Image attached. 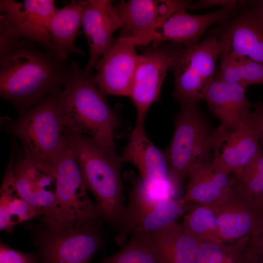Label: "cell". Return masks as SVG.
Instances as JSON below:
<instances>
[{
  "mask_svg": "<svg viewBox=\"0 0 263 263\" xmlns=\"http://www.w3.org/2000/svg\"><path fill=\"white\" fill-rule=\"evenodd\" d=\"M14 167L13 161L10 160L0 189V229L8 232L17 224L38 216L19 192Z\"/></svg>",
  "mask_w": 263,
  "mask_h": 263,
  "instance_id": "cb8c5ba5",
  "label": "cell"
},
{
  "mask_svg": "<svg viewBox=\"0 0 263 263\" xmlns=\"http://www.w3.org/2000/svg\"><path fill=\"white\" fill-rule=\"evenodd\" d=\"M236 180L251 198L263 205V150Z\"/></svg>",
  "mask_w": 263,
  "mask_h": 263,
  "instance_id": "4dcf8cb0",
  "label": "cell"
},
{
  "mask_svg": "<svg viewBox=\"0 0 263 263\" xmlns=\"http://www.w3.org/2000/svg\"><path fill=\"white\" fill-rule=\"evenodd\" d=\"M101 263H161L144 233L133 232L116 253Z\"/></svg>",
  "mask_w": 263,
  "mask_h": 263,
  "instance_id": "f546056e",
  "label": "cell"
},
{
  "mask_svg": "<svg viewBox=\"0 0 263 263\" xmlns=\"http://www.w3.org/2000/svg\"><path fill=\"white\" fill-rule=\"evenodd\" d=\"M61 109L67 132L89 137L113 157L120 160L114 143L117 115L91 73L78 66L75 76L61 92Z\"/></svg>",
  "mask_w": 263,
  "mask_h": 263,
  "instance_id": "7a4b0ae2",
  "label": "cell"
},
{
  "mask_svg": "<svg viewBox=\"0 0 263 263\" xmlns=\"http://www.w3.org/2000/svg\"><path fill=\"white\" fill-rule=\"evenodd\" d=\"M169 189L166 187L150 186L145 184L141 178L133 179L129 206L126 208L115 238L118 244L124 245L127 243L128 236L133 233L137 225L159 199L164 196H169L159 194L158 190Z\"/></svg>",
  "mask_w": 263,
  "mask_h": 263,
  "instance_id": "d4e9b609",
  "label": "cell"
},
{
  "mask_svg": "<svg viewBox=\"0 0 263 263\" xmlns=\"http://www.w3.org/2000/svg\"><path fill=\"white\" fill-rule=\"evenodd\" d=\"M212 160L238 179L258 158L262 150L258 128L252 112L235 128L219 126L211 131Z\"/></svg>",
  "mask_w": 263,
  "mask_h": 263,
  "instance_id": "8fae6325",
  "label": "cell"
},
{
  "mask_svg": "<svg viewBox=\"0 0 263 263\" xmlns=\"http://www.w3.org/2000/svg\"><path fill=\"white\" fill-rule=\"evenodd\" d=\"M145 234L161 263H197L199 244L177 221Z\"/></svg>",
  "mask_w": 263,
  "mask_h": 263,
  "instance_id": "7402d4cb",
  "label": "cell"
},
{
  "mask_svg": "<svg viewBox=\"0 0 263 263\" xmlns=\"http://www.w3.org/2000/svg\"><path fill=\"white\" fill-rule=\"evenodd\" d=\"M229 174L213 160L194 163L188 170L187 190L181 201L208 207L215 212L228 198L236 183Z\"/></svg>",
  "mask_w": 263,
  "mask_h": 263,
  "instance_id": "e0dca14e",
  "label": "cell"
},
{
  "mask_svg": "<svg viewBox=\"0 0 263 263\" xmlns=\"http://www.w3.org/2000/svg\"><path fill=\"white\" fill-rule=\"evenodd\" d=\"M0 263H40V258L38 255L19 252L1 242Z\"/></svg>",
  "mask_w": 263,
  "mask_h": 263,
  "instance_id": "1f68e13d",
  "label": "cell"
},
{
  "mask_svg": "<svg viewBox=\"0 0 263 263\" xmlns=\"http://www.w3.org/2000/svg\"><path fill=\"white\" fill-rule=\"evenodd\" d=\"M183 203L170 196L161 197L136 226L133 232L149 233L161 229L176 222L183 212Z\"/></svg>",
  "mask_w": 263,
  "mask_h": 263,
  "instance_id": "83f0119b",
  "label": "cell"
},
{
  "mask_svg": "<svg viewBox=\"0 0 263 263\" xmlns=\"http://www.w3.org/2000/svg\"><path fill=\"white\" fill-rule=\"evenodd\" d=\"M56 9L53 0H0V47L26 39L53 52L49 25Z\"/></svg>",
  "mask_w": 263,
  "mask_h": 263,
  "instance_id": "ba28073f",
  "label": "cell"
},
{
  "mask_svg": "<svg viewBox=\"0 0 263 263\" xmlns=\"http://www.w3.org/2000/svg\"><path fill=\"white\" fill-rule=\"evenodd\" d=\"M192 2L178 0H129L114 4L121 26L118 38H134L173 13L191 9Z\"/></svg>",
  "mask_w": 263,
  "mask_h": 263,
  "instance_id": "d6986e66",
  "label": "cell"
},
{
  "mask_svg": "<svg viewBox=\"0 0 263 263\" xmlns=\"http://www.w3.org/2000/svg\"><path fill=\"white\" fill-rule=\"evenodd\" d=\"M221 48L215 29L201 42L184 47L170 70L174 78L173 96L180 105H197L216 74Z\"/></svg>",
  "mask_w": 263,
  "mask_h": 263,
  "instance_id": "5b68a950",
  "label": "cell"
},
{
  "mask_svg": "<svg viewBox=\"0 0 263 263\" xmlns=\"http://www.w3.org/2000/svg\"><path fill=\"white\" fill-rule=\"evenodd\" d=\"M211 131L197 105H181L166 156L169 178L177 183L194 163L209 162Z\"/></svg>",
  "mask_w": 263,
  "mask_h": 263,
  "instance_id": "8992f818",
  "label": "cell"
},
{
  "mask_svg": "<svg viewBox=\"0 0 263 263\" xmlns=\"http://www.w3.org/2000/svg\"><path fill=\"white\" fill-rule=\"evenodd\" d=\"M43 221L40 263H88L101 245L98 220L73 225Z\"/></svg>",
  "mask_w": 263,
  "mask_h": 263,
  "instance_id": "52a82bcc",
  "label": "cell"
},
{
  "mask_svg": "<svg viewBox=\"0 0 263 263\" xmlns=\"http://www.w3.org/2000/svg\"><path fill=\"white\" fill-rule=\"evenodd\" d=\"M184 47L170 42L153 43L140 54L130 96L136 109V122L144 123L149 109L159 98L167 70Z\"/></svg>",
  "mask_w": 263,
  "mask_h": 263,
  "instance_id": "30bf717a",
  "label": "cell"
},
{
  "mask_svg": "<svg viewBox=\"0 0 263 263\" xmlns=\"http://www.w3.org/2000/svg\"><path fill=\"white\" fill-rule=\"evenodd\" d=\"M246 258L248 263H263V225L250 236Z\"/></svg>",
  "mask_w": 263,
  "mask_h": 263,
  "instance_id": "d6a6232c",
  "label": "cell"
},
{
  "mask_svg": "<svg viewBox=\"0 0 263 263\" xmlns=\"http://www.w3.org/2000/svg\"><path fill=\"white\" fill-rule=\"evenodd\" d=\"M78 64L22 39L0 52V94L23 114L75 76Z\"/></svg>",
  "mask_w": 263,
  "mask_h": 263,
  "instance_id": "6da1fadb",
  "label": "cell"
},
{
  "mask_svg": "<svg viewBox=\"0 0 263 263\" xmlns=\"http://www.w3.org/2000/svg\"><path fill=\"white\" fill-rule=\"evenodd\" d=\"M135 46L128 39L118 37L103 54L93 79L104 95L130 96L140 56Z\"/></svg>",
  "mask_w": 263,
  "mask_h": 263,
  "instance_id": "9a60e30c",
  "label": "cell"
},
{
  "mask_svg": "<svg viewBox=\"0 0 263 263\" xmlns=\"http://www.w3.org/2000/svg\"><path fill=\"white\" fill-rule=\"evenodd\" d=\"M55 168L57 185L53 222L73 225L98 220L101 217L99 211L87 195V188L69 142Z\"/></svg>",
  "mask_w": 263,
  "mask_h": 263,
  "instance_id": "9c48e42d",
  "label": "cell"
},
{
  "mask_svg": "<svg viewBox=\"0 0 263 263\" xmlns=\"http://www.w3.org/2000/svg\"><path fill=\"white\" fill-rule=\"evenodd\" d=\"M18 189L26 202L43 221L55 219L56 192L55 166L24 156L14 167Z\"/></svg>",
  "mask_w": 263,
  "mask_h": 263,
  "instance_id": "5bb4252c",
  "label": "cell"
},
{
  "mask_svg": "<svg viewBox=\"0 0 263 263\" xmlns=\"http://www.w3.org/2000/svg\"><path fill=\"white\" fill-rule=\"evenodd\" d=\"M258 128L260 141L263 143V103L260 102L255 105V110L252 112Z\"/></svg>",
  "mask_w": 263,
  "mask_h": 263,
  "instance_id": "e575fe53",
  "label": "cell"
},
{
  "mask_svg": "<svg viewBox=\"0 0 263 263\" xmlns=\"http://www.w3.org/2000/svg\"><path fill=\"white\" fill-rule=\"evenodd\" d=\"M82 26L89 47V57L84 69L91 73L115 39L114 32L121 23L113 2L110 0H88Z\"/></svg>",
  "mask_w": 263,
  "mask_h": 263,
  "instance_id": "ac0fdd59",
  "label": "cell"
},
{
  "mask_svg": "<svg viewBox=\"0 0 263 263\" xmlns=\"http://www.w3.org/2000/svg\"><path fill=\"white\" fill-rule=\"evenodd\" d=\"M219 69L215 77L241 86L263 85V64L251 60H236L221 54Z\"/></svg>",
  "mask_w": 263,
  "mask_h": 263,
  "instance_id": "4316f807",
  "label": "cell"
},
{
  "mask_svg": "<svg viewBox=\"0 0 263 263\" xmlns=\"http://www.w3.org/2000/svg\"><path fill=\"white\" fill-rule=\"evenodd\" d=\"M60 91L52 93L29 109L15 123L24 156L43 161L55 166L68 144L63 121Z\"/></svg>",
  "mask_w": 263,
  "mask_h": 263,
  "instance_id": "277c9868",
  "label": "cell"
},
{
  "mask_svg": "<svg viewBox=\"0 0 263 263\" xmlns=\"http://www.w3.org/2000/svg\"><path fill=\"white\" fill-rule=\"evenodd\" d=\"M67 134L86 187L95 198L100 217L118 227L126 210L120 173L122 163L89 137Z\"/></svg>",
  "mask_w": 263,
  "mask_h": 263,
  "instance_id": "3957f363",
  "label": "cell"
},
{
  "mask_svg": "<svg viewBox=\"0 0 263 263\" xmlns=\"http://www.w3.org/2000/svg\"><path fill=\"white\" fill-rule=\"evenodd\" d=\"M238 4L222 8L214 12L193 15L186 11L176 12L137 36L127 38L135 46L150 42L167 41L187 47L198 43L200 37L212 24L226 19Z\"/></svg>",
  "mask_w": 263,
  "mask_h": 263,
  "instance_id": "7c38bea8",
  "label": "cell"
},
{
  "mask_svg": "<svg viewBox=\"0 0 263 263\" xmlns=\"http://www.w3.org/2000/svg\"><path fill=\"white\" fill-rule=\"evenodd\" d=\"M241 86L214 77L204 99L211 113L220 121V126L230 130L240 124L251 113V103Z\"/></svg>",
  "mask_w": 263,
  "mask_h": 263,
  "instance_id": "44dd1931",
  "label": "cell"
},
{
  "mask_svg": "<svg viewBox=\"0 0 263 263\" xmlns=\"http://www.w3.org/2000/svg\"><path fill=\"white\" fill-rule=\"evenodd\" d=\"M238 1L234 0H201L192 3L191 10H197L214 6L227 7L238 4Z\"/></svg>",
  "mask_w": 263,
  "mask_h": 263,
  "instance_id": "836d02e7",
  "label": "cell"
},
{
  "mask_svg": "<svg viewBox=\"0 0 263 263\" xmlns=\"http://www.w3.org/2000/svg\"><path fill=\"white\" fill-rule=\"evenodd\" d=\"M215 213L224 242L250 236L263 225V205L251 198L237 182Z\"/></svg>",
  "mask_w": 263,
  "mask_h": 263,
  "instance_id": "2e32d148",
  "label": "cell"
},
{
  "mask_svg": "<svg viewBox=\"0 0 263 263\" xmlns=\"http://www.w3.org/2000/svg\"><path fill=\"white\" fill-rule=\"evenodd\" d=\"M120 157L122 163H131L136 167L145 184L151 187L169 185L166 157L147 136L144 123L135 122Z\"/></svg>",
  "mask_w": 263,
  "mask_h": 263,
  "instance_id": "ffe728a7",
  "label": "cell"
},
{
  "mask_svg": "<svg viewBox=\"0 0 263 263\" xmlns=\"http://www.w3.org/2000/svg\"><path fill=\"white\" fill-rule=\"evenodd\" d=\"M233 12L215 29L221 54L236 60H251L263 64V19L255 7L235 15Z\"/></svg>",
  "mask_w": 263,
  "mask_h": 263,
  "instance_id": "4fadbf2b",
  "label": "cell"
},
{
  "mask_svg": "<svg viewBox=\"0 0 263 263\" xmlns=\"http://www.w3.org/2000/svg\"><path fill=\"white\" fill-rule=\"evenodd\" d=\"M87 3L88 0H71L65 6L57 8L52 17L49 33L53 52L61 58L67 59L70 54H83L75 46V40Z\"/></svg>",
  "mask_w": 263,
  "mask_h": 263,
  "instance_id": "603a6c76",
  "label": "cell"
},
{
  "mask_svg": "<svg viewBox=\"0 0 263 263\" xmlns=\"http://www.w3.org/2000/svg\"><path fill=\"white\" fill-rule=\"evenodd\" d=\"M250 239L247 236L231 244L199 243L197 263H248L246 251Z\"/></svg>",
  "mask_w": 263,
  "mask_h": 263,
  "instance_id": "f1b7e54d",
  "label": "cell"
},
{
  "mask_svg": "<svg viewBox=\"0 0 263 263\" xmlns=\"http://www.w3.org/2000/svg\"><path fill=\"white\" fill-rule=\"evenodd\" d=\"M255 7L259 15L263 20V0L258 2Z\"/></svg>",
  "mask_w": 263,
  "mask_h": 263,
  "instance_id": "d590c367",
  "label": "cell"
},
{
  "mask_svg": "<svg viewBox=\"0 0 263 263\" xmlns=\"http://www.w3.org/2000/svg\"><path fill=\"white\" fill-rule=\"evenodd\" d=\"M182 226L184 232L198 243H224L220 235L216 214L208 207L199 205L190 207Z\"/></svg>",
  "mask_w": 263,
  "mask_h": 263,
  "instance_id": "484cf974",
  "label": "cell"
}]
</instances>
